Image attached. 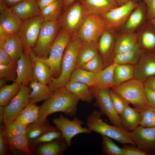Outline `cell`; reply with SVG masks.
Masks as SVG:
<instances>
[{
  "label": "cell",
  "instance_id": "cell-1",
  "mask_svg": "<svg viewBox=\"0 0 155 155\" xmlns=\"http://www.w3.org/2000/svg\"><path fill=\"white\" fill-rule=\"evenodd\" d=\"M53 92L52 95L40 106L39 121H44L49 115L57 112H63L71 116L76 113L79 100L78 98L65 87L58 88Z\"/></svg>",
  "mask_w": 155,
  "mask_h": 155
},
{
  "label": "cell",
  "instance_id": "cell-2",
  "mask_svg": "<svg viewBox=\"0 0 155 155\" xmlns=\"http://www.w3.org/2000/svg\"><path fill=\"white\" fill-rule=\"evenodd\" d=\"M83 42L76 35L71 38L62 57L60 75L57 78H53L48 84L53 92L59 88L65 87L69 81L71 73L75 69L77 57Z\"/></svg>",
  "mask_w": 155,
  "mask_h": 155
},
{
  "label": "cell",
  "instance_id": "cell-3",
  "mask_svg": "<svg viewBox=\"0 0 155 155\" xmlns=\"http://www.w3.org/2000/svg\"><path fill=\"white\" fill-rule=\"evenodd\" d=\"M100 112L94 110L88 117L86 125L91 131L105 135L124 145H135L130 136V132L123 127L109 125L101 119Z\"/></svg>",
  "mask_w": 155,
  "mask_h": 155
},
{
  "label": "cell",
  "instance_id": "cell-4",
  "mask_svg": "<svg viewBox=\"0 0 155 155\" xmlns=\"http://www.w3.org/2000/svg\"><path fill=\"white\" fill-rule=\"evenodd\" d=\"M140 112L149 106L145 95L144 82L135 78L112 88Z\"/></svg>",
  "mask_w": 155,
  "mask_h": 155
},
{
  "label": "cell",
  "instance_id": "cell-5",
  "mask_svg": "<svg viewBox=\"0 0 155 155\" xmlns=\"http://www.w3.org/2000/svg\"><path fill=\"white\" fill-rule=\"evenodd\" d=\"M60 26L59 22L57 20L44 21L42 23L36 44L32 49L37 57L45 59L48 57Z\"/></svg>",
  "mask_w": 155,
  "mask_h": 155
},
{
  "label": "cell",
  "instance_id": "cell-6",
  "mask_svg": "<svg viewBox=\"0 0 155 155\" xmlns=\"http://www.w3.org/2000/svg\"><path fill=\"white\" fill-rule=\"evenodd\" d=\"M71 36L63 28L58 32L51 48L49 56L38 59L46 63L49 67L53 78H57L61 73L62 57L65 49L71 40Z\"/></svg>",
  "mask_w": 155,
  "mask_h": 155
},
{
  "label": "cell",
  "instance_id": "cell-7",
  "mask_svg": "<svg viewBox=\"0 0 155 155\" xmlns=\"http://www.w3.org/2000/svg\"><path fill=\"white\" fill-rule=\"evenodd\" d=\"M108 28L101 15L89 13L86 16L76 35L83 42L97 43L101 34Z\"/></svg>",
  "mask_w": 155,
  "mask_h": 155
},
{
  "label": "cell",
  "instance_id": "cell-8",
  "mask_svg": "<svg viewBox=\"0 0 155 155\" xmlns=\"http://www.w3.org/2000/svg\"><path fill=\"white\" fill-rule=\"evenodd\" d=\"M89 89L96 99L94 105L99 108L102 115L107 117L113 125L123 127L119 115L113 105L109 88L91 87Z\"/></svg>",
  "mask_w": 155,
  "mask_h": 155
},
{
  "label": "cell",
  "instance_id": "cell-9",
  "mask_svg": "<svg viewBox=\"0 0 155 155\" xmlns=\"http://www.w3.org/2000/svg\"><path fill=\"white\" fill-rule=\"evenodd\" d=\"M89 13L80 3L67 9L59 21L61 26L71 36L76 35L86 16Z\"/></svg>",
  "mask_w": 155,
  "mask_h": 155
},
{
  "label": "cell",
  "instance_id": "cell-10",
  "mask_svg": "<svg viewBox=\"0 0 155 155\" xmlns=\"http://www.w3.org/2000/svg\"><path fill=\"white\" fill-rule=\"evenodd\" d=\"M44 22L40 15L34 16L23 21L18 34L24 51L29 52L35 45L42 24Z\"/></svg>",
  "mask_w": 155,
  "mask_h": 155
},
{
  "label": "cell",
  "instance_id": "cell-11",
  "mask_svg": "<svg viewBox=\"0 0 155 155\" xmlns=\"http://www.w3.org/2000/svg\"><path fill=\"white\" fill-rule=\"evenodd\" d=\"M138 2L131 1L113 8L101 15L107 27L117 32L122 30Z\"/></svg>",
  "mask_w": 155,
  "mask_h": 155
},
{
  "label": "cell",
  "instance_id": "cell-12",
  "mask_svg": "<svg viewBox=\"0 0 155 155\" xmlns=\"http://www.w3.org/2000/svg\"><path fill=\"white\" fill-rule=\"evenodd\" d=\"M53 121L61 132L62 137L69 146L71 145L72 138L77 134L84 133L90 134L92 132L88 128L82 127V126L84 123L76 117L71 120L61 115L59 117L53 119Z\"/></svg>",
  "mask_w": 155,
  "mask_h": 155
},
{
  "label": "cell",
  "instance_id": "cell-13",
  "mask_svg": "<svg viewBox=\"0 0 155 155\" xmlns=\"http://www.w3.org/2000/svg\"><path fill=\"white\" fill-rule=\"evenodd\" d=\"M30 88L21 86L18 93L9 103L4 107L3 123L5 125L14 121L18 114L29 104Z\"/></svg>",
  "mask_w": 155,
  "mask_h": 155
},
{
  "label": "cell",
  "instance_id": "cell-14",
  "mask_svg": "<svg viewBox=\"0 0 155 155\" xmlns=\"http://www.w3.org/2000/svg\"><path fill=\"white\" fill-rule=\"evenodd\" d=\"M131 138L135 145L148 155L155 154V127L140 125L130 132Z\"/></svg>",
  "mask_w": 155,
  "mask_h": 155
},
{
  "label": "cell",
  "instance_id": "cell-15",
  "mask_svg": "<svg viewBox=\"0 0 155 155\" xmlns=\"http://www.w3.org/2000/svg\"><path fill=\"white\" fill-rule=\"evenodd\" d=\"M118 32L108 28L101 34L97 44L104 67L113 63L116 37Z\"/></svg>",
  "mask_w": 155,
  "mask_h": 155
},
{
  "label": "cell",
  "instance_id": "cell-16",
  "mask_svg": "<svg viewBox=\"0 0 155 155\" xmlns=\"http://www.w3.org/2000/svg\"><path fill=\"white\" fill-rule=\"evenodd\" d=\"M134 78L144 81L155 75V53L142 51L137 63L135 65Z\"/></svg>",
  "mask_w": 155,
  "mask_h": 155
},
{
  "label": "cell",
  "instance_id": "cell-17",
  "mask_svg": "<svg viewBox=\"0 0 155 155\" xmlns=\"http://www.w3.org/2000/svg\"><path fill=\"white\" fill-rule=\"evenodd\" d=\"M32 67L29 52L24 51L17 63V77L14 82L20 85L28 86L32 79Z\"/></svg>",
  "mask_w": 155,
  "mask_h": 155
},
{
  "label": "cell",
  "instance_id": "cell-18",
  "mask_svg": "<svg viewBox=\"0 0 155 155\" xmlns=\"http://www.w3.org/2000/svg\"><path fill=\"white\" fill-rule=\"evenodd\" d=\"M23 21L0 0V25L9 34L17 33Z\"/></svg>",
  "mask_w": 155,
  "mask_h": 155
},
{
  "label": "cell",
  "instance_id": "cell-19",
  "mask_svg": "<svg viewBox=\"0 0 155 155\" xmlns=\"http://www.w3.org/2000/svg\"><path fill=\"white\" fill-rule=\"evenodd\" d=\"M137 43L143 51L155 53V30L148 21L136 31Z\"/></svg>",
  "mask_w": 155,
  "mask_h": 155
},
{
  "label": "cell",
  "instance_id": "cell-20",
  "mask_svg": "<svg viewBox=\"0 0 155 155\" xmlns=\"http://www.w3.org/2000/svg\"><path fill=\"white\" fill-rule=\"evenodd\" d=\"M148 22L145 3L140 0L131 12L122 30L136 31Z\"/></svg>",
  "mask_w": 155,
  "mask_h": 155
},
{
  "label": "cell",
  "instance_id": "cell-21",
  "mask_svg": "<svg viewBox=\"0 0 155 155\" xmlns=\"http://www.w3.org/2000/svg\"><path fill=\"white\" fill-rule=\"evenodd\" d=\"M137 44V37L136 31L122 30L118 32L115 39V55L131 50Z\"/></svg>",
  "mask_w": 155,
  "mask_h": 155
},
{
  "label": "cell",
  "instance_id": "cell-22",
  "mask_svg": "<svg viewBox=\"0 0 155 155\" xmlns=\"http://www.w3.org/2000/svg\"><path fill=\"white\" fill-rule=\"evenodd\" d=\"M29 53L33 62L32 80L49 84L53 78L49 67L45 63L37 59L32 49Z\"/></svg>",
  "mask_w": 155,
  "mask_h": 155
},
{
  "label": "cell",
  "instance_id": "cell-23",
  "mask_svg": "<svg viewBox=\"0 0 155 155\" xmlns=\"http://www.w3.org/2000/svg\"><path fill=\"white\" fill-rule=\"evenodd\" d=\"M9 55L13 63L17 65L18 61L24 52L22 45L17 33L9 34L1 44Z\"/></svg>",
  "mask_w": 155,
  "mask_h": 155
},
{
  "label": "cell",
  "instance_id": "cell-24",
  "mask_svg": "<svg viewBox=\"0 0 155 155\" xmlns=\"http://www.w3.org/2000/svg\"><path fill=\"white\" fill-rule=\"evenodd\" d=\"M10 8L23 21L40 14L36 0H26Z\"/></svg>",
  "mask_w": 155,
  "mask_h": 155
},
{
  "label": "cell",
  "instance_id": "cell-25",
  "mask_svg": "<svg viewBox=\"0 0 155 155\" xmlns=\"http://www.w3.org/2000/svg\"><path fill=\"white\" fill-rule=\"evenodd\" d=\"M90 13L101 15L119 6L116 0H80Z\"/></svg>",
  "mask_w": 155,
  "mask_h": 155
},
{
  "label": "cell",
  "instance_id": "cell-26",
  "mask_svg": "<svg viewBox=\"0 0 155 155\" xmlns=\"http://www.w3.org/2000/svg\"><path fill=\"white\" fill-rule=\"evenodd\" d=\"M120 121L123 128L131 132L140 125V112L134 108L127 106L119 115Z\"/></svg>",
  "mask_w": 155,
  "mask_h": 155
},
{
  "label": "cell",
  "instance_id": "cell-27",
  "mask_svg": "<svg viewBox=\"0 0 155 155\" xmlns=\"http://www.w3.org/2000/svg\"><path fill=\"white\" fill-rule=\"evenodd\" d=\"M30 88L32 89L30 94L29 104H35L46 100L53 94L52 91L47 84L32 80L30 83Z\"/></svg>",
  "mask_w": 155,
  "mask_h": 155
},
{
  "label": "cell",
  "instance_id": "cell-28",
  "mask_svg": "<svg viewBox=\"0 0 155 155\" xmlns=\"http://www.w3.org/2000/svg\"><path fill=\"white\" fill-rule=\"evenodd\" d=\"M98 54L97 43L94 42H83L77 57L75 69L80 68Z\"/></svg>",
  "mask_w": 155,
  "mask_h": 155
},
{
  "label": "cell",
  "instance_id": "cell-29",
  "mask_svg": "<svg viewBox=\"0 0 155 155\" xmlns=\"http://www.w3.org/2000/svg\"><path fill=\"white\" fill-rule=\"evenodd\" d=\"M40 107L35 104H29L18 114L14 121L26 127L38 120Z\"/></svg>",
  "mask_w": 155,
  "mask_h": 155
},
{
  "label": "cell",
  "instance_id": "cell-30",
  "mask_svg": "<svg viewBox=\"0 0 155 155\" xmlns=\"http://www.w3.org/2000/svg\"><path fill=\"white\" fill-rule=\"evenodd\" d=\"M65 87L79 100L90 103L94 98L89 87L83 83L69 81Z\"/></svg>",
  "mask_w": 155,
  "mask_h": 155
},
{
  "label": "cell",
  "instance_id": "cell-31",
  "mask_svg": "<svg viewBox=\"0 0 155 155\" xmlns=\"http://www.w3.org/2000/svg\"><path fill=\"white\" fill-rule=\"evenodd\" d=\"M134 65L117 64L114 69L113 74L115 87L134 78Z\"/></svg>",
  "mask_w": 155,
  "mask_h": 155
},
{
  "label": "cell",
  "instance_id": "cell-32",
  "mask_svg": "<svg viewBox=\"0 0 155 155\" xmlns=\"http://www.w3.org/2000/svg\"><path fill=\"white\" fill-rule=\"evenodd\" d=\"M142 50L137 43L131 50L115 55L113 62L117 64H129L135 65L137 63Z\"/></svg>",
  "mask_w": 155,
  "mask_h": 155
},
{
  "label": "cell",
  "instance_id": "cell-33",
  "mask_svg": "<svg viewBox=\"0 0 155 155\" xmlns=\"http://www.w3.org/2000/svg\"><path fill=\"white\" fill-rule=\"evenodd\" d=\"M69 81L82 83L89 87H99L96 74L81 68H76L74 70L71 75Z\"/></svg>",
  "mask_w": 155,
  "mask_h": 155
},
{
  "label": "cell",
  "instance_id": "cell-34",
  "mask_svg": "<svg viewBox=\"0 0 155 155\" xmlns=\"http://www.w3.org/2000/svg\"><path fill=\"white\" fill-rule=\"evenodd\" d=\"M56 128L50 125L47 119L43 121H37L26 127V137L28 140H32L44 133Z\"/></svg>",
  "mask_w": 155,
  "mask_h": 155
},
{
  "label": "cell",
  "instance_id": "cell-35",
  "mask_svg": "<svg viewBox=\"0 0 155 155\" xmlns=\"http://www.w3.org/2000/svg\"><path fill=\"white\" fill-rule=\"evenodd\" d=\"M117 63L113 62L96 74L98 88H111L115 87L113 80L114 71Z\"/></svg>",
  "mask_w": 155,
  "mask_h": 155
},
{
  "label": "cell",
  "instance_id": "cell-36",
  "mask_svg": "<svg viewBox=\"0 0 155 155\" xmlns=\"http://www.w3.org/2000/svg\"><path fill=\"white\" fill-rule=\"evenodd\" d=\"M21 85L13 82L10 85H5L0 88V106L7 105L18 93Z\"/></svg>",
  "mask_w": 155,
  "mask_h": 155
},
{
  "label": "cell",
  "instance_id": "cell-37",
  "mask_svg": "<svg viewBox=\"0 0 155 155\" xmlns=\"http://www.w3.org/2000/svg\"><path fill=\"white\" fill-rule=\"evenodd\" d=\"M63 7L62 0H57L41 10L40 15L44 21L57 20Z\"/></svg>",
  "mask_w": 155,
  "mask_h": 155
},
{
  "label": "cell",
  "instance_id": "cell-38",
  "mask_svg": "<svg viewBox=\"0 0 155 155\" xmlns=\"http://www.w3.org/2000/svg\"><path fill=\"white\" fill-rule=\"evenodd\" d=\"M102 152L106 155H123V151L121 148L115 144L109 137L102 135Z\"/></svg>",
  "mask_w": 155,
  "mask_h": 155
},
{
  "label": "cell",
  "instance_id": "cell-39",
  "mask_svg": "<svg viewBox=\"0 0 155 155\" xmlns=\"http://www.w3.org/2000/svg\"><path fill=\"white\" fill-rule=\"evenodd\" d=\"M7 138L8 142L12 148L26 154H32L28 146L29 140L26 136H20Z\"/></svg>",
  "mask_w": 155,
  "mask_h": 155
},
{
  "label": "cell",
  "instance_id": "cell-40",
  "mask_svg": "<svg viewBox=\"0 0 155 155\" xmlns=\"http://www.w3.org/2000/svg\"><path fill=\"white\" fill-rule=\"evenodd\" d=\"M64 148L61 143L54 142L41 145L38 148V152L40 155H57L63 151Z\"/></svg>",
  "mask_w": 155,
  "mask_h": 155
},
{
  "label": "cell",
  "instance_id": "cell-41",
  "mask_svg": "<svg viewBox=\"0 0 155 155\" xmlns=\"http://www.w3.org/2000/svg\"><path fill=\"white\" fill-rule=\"evenodd\" d=\"M5 135L7 137L20 136H26V127L13 121L5 125Z\"/></svg>",
  "mask_w": 155,
  "mask_h": 155
},
{
  "label": "cell",
  "instance_id": "cell-42",
  "mask_svg": "<svg viewBox=\"0 0 155 155\" xmlns=\"http://www.w3.org/2000/svg\"><path fill=\"white\" fill-rule=\"evenodd\" d=\"M80 68L96 74L103 70L105 67L102 57L98 54L92 59L82 65Z\"/></svg>",
  "mask_w": 155,
  "mask_h": 155
},
{
  "label": "cell",
  "instance_id": "cell-43",
  "mask_svg": "<svg viewBox=\"0 0 155 155\" xmlns=\"http://www.w3.org/2000/svg\"><path fill=\"white\" fill-rule=\"evenodd\" d=\"M140 125L146 127H155V108L149 107L140 112Z\"/></svg>",
  "mask_w": 155,
  "mask_h": 155
},
{
  "label": "cell",
  "instance_id": "cell-44",
  "mask_svg": "<svg viewBox=\"0 0 155 155\" xmlns=\"http://www.w3.org/2000/svg\"><path fill=\"white\" fill-rule=\"evenodd\" d=\"M17 65L14 63L8 65L0 64V78L8 82L16 80L17 77Z\"/></svg>",
  "mask_w": 155,
  "mask_h": 155
},
{
  "label": "cell",
  "instance_id": "cell-45",
  "mask_svg": "<svg viewBox=\"0 0 155 155\" xmlns=\"http://www.w3.org/2000/svg\"><path fill=\"white\" fill-rule=\"evenodd\" d=\"M61 137V132L55 129L44 133L32 141L33 144L35 145L41 143L50 142Z\"/></svg>",
  "mask_w": 155,
  "mask_h": 155
},
{
  "label": "cell",
  "instance_id": "cell-46",
  "mask_svg": "<svg viewBox=\"0 0 155 155\" xmlns=\"http://www.w3.org/2000/svg\"><path fill=\"white\" fill-rule=\"evenodd\" d=\"M110 94L114 108L119 115L129 104L117 94L110 90Z\"/></svg>",
  "mask_w": 155,
  "mask_h": 155
},
{
  "label": "cell",
  "instance_id": "cell-47",
  "mask_svg": "<svg viewBox=\"0 0 155 155\" xmlns=\"http://www.w3.org/2000/svg\"><path fill=\"white\" fill-rule=\"evenodd\" d=\"M122 148L123 155H148L146 153L136 147L135 145L125 144Z\"/></svg>",
  "mask_w": 155,
  "mask_h": 155
},
{
  "label": "cell",
  "instance_id": "cell-48",
  "mask_svg": "<svg viewBox=\"0 0 155 155\" xmlns=\"http://www.w3.org/2000/svg\"><path fill=\"white\" fill-rule=\"evenodd\" d=\"M146 8L147 21L150 22L155 18V0H142Z\"/></svg>",
  "mask_w": 155,
  "mask_h": 155
},
{
  "label": "cell",
  "instance_id": "cell-49",
  "mask_svg": "<svg viewBox=\"0 0 155 155\" xmlns=\"http://www.w3.org/2000/svg\"><path fill=\"white\" fill-rule=\"evenodd\" d=\"M144 90L149 106L155 108V91L145 86Z\"/></svg>",
  "mask_w": 155,
  "mask_h": 155
},
{
  "label": "cell",
  "instance_id": "cell-50",
  "mask_svg": "<svg viewBox=\"0 0 155 155\" xmlns=\"http://www.w3.org/2000/svg\"><path fill=\"white\" fill-rule=\"evenodd\" d=\"M13 63L8 54L2 47H0V64L8 65Z\"/></svg>",
  "mask_w": 155,
  "mask_h": 155
},
{
  "label": "cell",
  "instance_id": "cell-51",
  "mask_svg": "<svg viewBox=\"0 0 155 155\" xmlns=\"http://www.w3.org/2000/svg\"><path fill=\"white\" fill-rule=\"evenodd\" d=\"M4 131L2 126L0 127V155H4L5 153L6 146L4 137Z\"/></svg>",
  "mask_w": 155,
  "mask_h": 155
},
{
  "label": "cell",
  "instance_id": "cell-52",
  "mask_svg": "<svg viewBox=\"0 0 155 155\" xmlns=\"http://www.w3.org/2000/svg\"><path fill=\"white\" fill-rule=\"evenodd\" d=\"M144 83V86L155 91V75L146 79Z\"/></svg>",
  "mask_w": 155,
  "mask_h": 155
},
{
  "label": "cell",
  "instance_id": "cell-53",
  "mask_svg": "<svg viewBox=\"0 0 155 155\" xmlns=\"http://www.w3.org/2000/svg\"><path fill=\"white\" fill-rule=\"evenodd\" d=\"M57 0H36V1L38 6L41 10Z\"/></svg>",
  "mask_w": 155,
  "mask_h": 155
},
{
  "label": "cell",
  "instance_id": "cell-54",
  "mask_svg": "<svg viewBox=\"0 0 155 155\" xmlns=\"http://www.w3.org/2000/svg\"><path fill=\"white\" fill-rule=\"evenodd\" d=\"M9 34L2 26L0 25V44L2 43Z\"/></svg>",
  "mask_w": 155,
  "mask_h": 155
},
{
  "label": "cell",
  "instance_id": "cell-55",
  "mask_svg": "<svg viewBox=\"0 0 155 155\" xmlns=\"http://www.w3.org/2000/svg\"><path fill=\"white\" fill-rule=\"evenodd\" d=\"M7 6L12 7L26 0H1Z\"/></svg>",
  "mask_w": 155,
  "mask_h": 155
},
{
  "label": "cell",
  "instance_id": "cell-56",
  "mask_svg": "<svg viewBox=\"0 0 155 155\" xmlns=\"http://www.w3.org/2000/svg\"><path fill=\"white\" fill-rule=\"evenodd\" d=\"M140 0H116L119 6L131 1L139 2Z\"/></svg>",
  "mask_w": 155,
  "mask_h": 155
},
{
  "label": "cell",
  "instance_id": "cell-57",
  "mask_svg": "<svg viewBox=\"0 0 155 155\" xmlns=\"http://www.w3.org/2000/svg\"><path fill=\"white\" fill-rule=\"evenodd\" d=\"M4 114V107L0 106V124L1 125L3 122Z\"/></svg>",
  "mask_w": 155,
  "mask_h": 155
},
{
  "label": "cell",
  "instance_id": "cell-58",
  "mask_svg": "<svg viewBox=\"0 0 155 155\" xmlns=\"http://www.w3.org/2000/svg\"><path fill=\"white\" fill-rule=\"evenodd\" d=\"M75 0H62L63 4V7L66 8L72 3Z\"/></svg>",
  "mask_w": 155,
  "mask_h": 155
},
{
  "label": "cell",
  "instance_id": "cell-59",
  "mask_svg": "<svg viewBox=\"0 0 155 155\" xmlns=\"http://www.w3.org/2000/svg\"><path fill=\"white\" fill-rule=\"evenodd\" d=\"M7 82V80L4 79H1L0 80V87L1 88L3 86L5 85V84Z\"/></svg>",
  "mask_w": 155,
  "mask_h": 155
},
{
  "label": "cell",
  "instance_id": "cell-60",
  "mask_svg": "<svg viewBox=\"0 0 155 155\" xmlns=\"http://www.w3.org/2000/svg\"><path fill=\"white\" fill-rule=\"evenodd\" d=\"M155 30V18L150 22H149Z\"/></svg>",
  "mask_w": 155,
  "mask_h": 155
}]
</instances>
